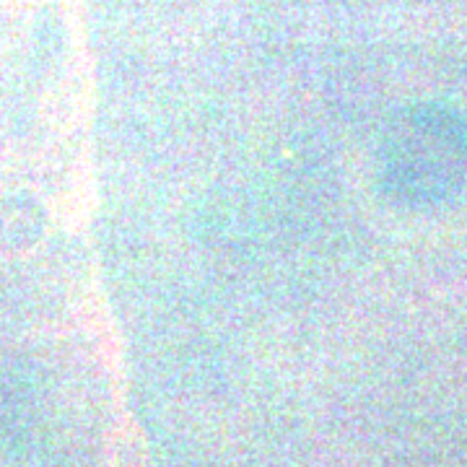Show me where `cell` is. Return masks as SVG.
Returning <instances> with one entry per match:
<instances>
[{
    "label": "cell",
    "mask_w": 467,
    "mask_h": 467,
    "mask_svg": "<svg viewBox=\"0 0 467 467\" xmlns=\"http://www.w3.org/2000/svg\"><path fill=\"white\" fill-rule=\"evenodd\" d=\"M449 133L452 117L444 112H418L402 119L382 153L389 189L423 198L455 187L467 171V156L449 153H467V138Z\"/></svg>",
    "instance_id": "obj_1"
}]
</instances>
